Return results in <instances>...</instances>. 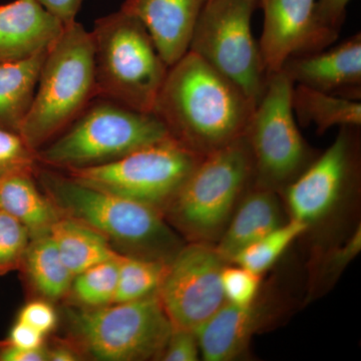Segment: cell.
<instances>
[{
  "label": "cell",
  "mask_w": 361,
  "mask_h": 361,
  "mask_svg": "<svg viewBox=\"0 0 361 361\" xmlns=\"http://www.w3.org/2000/svg\"><path fill=\"white\" fill-rule=\"evenodd\" d=\"M255 106L238 85L188 51L169 68L153 114L173 140L205 157L243 137Z\"/></svg>",
  "instance_id": "6da1fadb"
},
{
  "label": "cell",
  "mask_w": 361,
  "mask_h": 361,
  "mask_svg": "<svg viewBox=\"0 0 361 361\" xmlns=\"http://www.w3.org/2000/svg\"><path fill=\"white\" fill-rule=\"evenodd\" d=\"M40 180L68 217L113 239L132 256L168 263L182 248L156 207L85 186L70 176L40 172Z\"/></svg>",
  "instance_id": "7a4b0ae2"
},
{
  "label": "cell",
  "mask_w": 361,
  "mask_h": 361,
  "mask_svg": "<svg viewBox=\"0 0 361 361\" xmlns=\"http://www.w3.org/2000/svg\"><path fill=\"white\" fill-rule=\"evenodd\" d=\"M96 96L92 32L73 21L44 59L35 99L18 134L35 151L66 129Z\"/></svg>",
  "instance_id": "3957f363"
},
{
  "label": "cell",
  "mask_w": 361,
  "mask_h": 361,
  "mask_svg": "<svg viewBox=\"0 0 361 361\" xmlns=\"http://www.w3.org/2000/svg\"><path fill=\"white\" fill-rule=\"evenodd\" d=\"M96 96L153 113L169 66L141 21L122 9L94 23Z\"/></svg>",
  "instance_id": "277c9868"
},
{
  "label": "cell",
  "mask_w": 361,
  "mask_h": 361,
  "mask_svg": "<svg viewBox=\"0 0 361 361\" xmlns=\"http://www.w3.org/2000/svg\"><path fill=\"white\" fill-rule=\"evenodd\" d=\"M254 180L253 159L243 135L203 157L165 210L190 242L215 244Z\"/></svg>",
  "instance_id": "5b68a950"
},
{
  "label": "cell",
  "mask_w": 361,
  "mask_h": 361,
  "mask_svg": "<svg viewBox=\"0 0 361 361\" xmlns=\"http://www.w3.org/2000/svg\"><path fill=\"white\" fill-rule=\"evenodd\" d=\"M153 113H141L104 99L85 109L70 129L37 151V160L52 167H92L118 160L137 149L170 139Z\"/></svg>",
  "instance_id": "8992f818"
},
{
  "label": "cell",
  "mask_w": 361,
  "mask_h": 361,
  "mask_svg": "<svg viewBox=\"0 0 361 361\" xmlns=\"http://www.w3.org/2000/svg\"><path fill=\"white\" fill-rule=\"evenodd\" d=\"M71 327L85 350L97 360H160L174 326L158 293L73 313Z\"/></svg>",
  "instance_id": "52a82bcc"
},
{
  "label": "cell",
  "mask_w": 361,
  "mask_h": 361,
  "mask_svg": "<svg viewBox=\"0 0 361 361\" xmlns=\"http://www.w3.org/2000/svg\"><path fill=\"white\" fill-rule=\"evenodd\" d=\"M294 84L283 71L268 77L245 137L254 164V184L283 190L315 160L296 125L291 97Z\"/></svg>",
  "instance_id": "ba28073f"
},
{
  "label": "cell",
  "mask_w": 361,
  "mask_h": 361,
  "mask_svg": "<svg viewBox=\"0 0 361 361\" xmlns=\"http://www.w3.org/2000/svg\"><path fill=\"white\" fill-rule=\"evenodd\" d=\"M257 7L259 0H207L189 47L238 85L256 104L268 80L252 32V18Z\"/></svg>",
  "instance_id": "9c48e42d"
},
{
  "label": "cell",
  "mask_w": 361,
  "mask_h": 361,
  "mask_svg": "<svg viewBox=\"0 0 361 361\" xmlns=\"http://www.w3.org/2000/svg\"><path fill=\"white\" fill-rule=\"evenodd\" d=\"M202 158L170 137L118 160L68 172L85 186L164 211Z\"/></svg>",
  "instance_id": "30bf717a"
},
{
  "label": "cell",
  "mask_w": 361,
  "mask_h": 361,
  "mask_svg": "<svg viewBox=\"0 0 361 361\" xmlns=\"http://www.w3.org/2000/svg\"><path fill=\"white\" fill-rule=\"evenodd\" d=\"M227 264L203 242L182 246L171 259L157 293L175 329L195 331L224 305L221 273Z\"/></svg>",
  "instance_id": "8fae6325"
},
{
  "label": "cell",
  "mask_w": 361,
  "mask_h": 361,
  "mask_svg": "<svg viewBox=\"0 0 361 361\" xmlns=\"http://www.w3.org/2000/svg\"><path fill=\"white\" fill-rule=\"evenodd\" d=\"M360 128L341 127L336 141L283 191L291 219L308 226L326 217L357 179Z\"/></svg>",
  "instance_id": "7c38bea8"
},
{
  "label": "cell",
  "mask_w": 361,
  "mask_h": 361,
  "mask_svg": "<svg viewBox=\"0 0 361 361\" xmlns=\"http://www.w3.org/2000/svg\"><path fill=\"white\" fill-rule=\"evenodd\" d=\"M316 0H259L264 13L258 42L268 77L293 56L329 49L338 37L320 25Z\"/></svg>",
  "instance_id": "4fadbf2b"
},
{
  "label": "cell",
  "mask_w": 361,
  "mask_h": 361,
  "mask_svg": "<svg viewBox=\"0 0 361 361\" xmlns=\"http://www.w3.org/2000/svg\"><path fill=\"white\" fill-rule=\"evenodd\" d=\"M280 71H283L294 85L360 101V32L332 49L293 56Z\"/></svg>",
  "instance_id": "5bb4252c"
},
{
  "label": "cell",
  "mask_w": 361,
  "mask_h": 361,
  "mask_svg": "<svg viewBox=\"0 0 361 361\" xmlns=\"http://www.w3.org/2000/svg\"><path fill=\"white\" fill-rule=\"evenodd\" d=\"M274 311L272 302L260 295L249 305L225 302L195 330L201 357L206 361H231L245 355L253 336L275 317Z\"/></svg>",
  "instance_id": "9a60e30c"
},
{
  "label": "cell",
  "mask_w": 361,
  "mask_h": 361,
  "mask_svg": "<svg viewBox=\"0 0 361 361\" xmlns=\"http://www.w3.org/2000/svg\"><path fill=\"white\" fill-rule=\"evenodd\" d=\"M207 0H125L122 11L147 28L169 68L189 51L195 25Z\"/></svg>",
  "instance_id": "2e32d148"
},
{
  "label": "cell",
  "mask_w": 361,
  "mask_h": 361,
  "mask_svg": "<svg viewBox=\"0 0 361 361\" xmlns=\"http://www.w3.org/2000/svg\"><path fill=\"white\" fill-rule=\"evenodd\" d=\"M65 25L37 0L0 6V63L23 61L49 51Z\"/></svg>",
  "instance_id": "e0dca14e"
},
{
  "label": "cell",
  "mask_w": 361,
  "mask_h": 361,
  "mask_svg": "<svg viewBox=\"0 0 361 361\" xmlns=\"http://www.w3.org/2000/svg\"><path fill=\"white\" fill-rule=\"evenodd\" d=\"M283 223L277 192L253 184L242 197L224 232L214 245L221 257L230 263L239 251Z\"/></svg>",
  "instance_id": "ac0fdd59"
},
{
  "label": "cell",
  "mask_w": 361,
  "mask_h": 361,
  "mask_svg": "<svg viewBox=\"0 0 361 361\" xmlns=\"http://www.w3.org/2000/svg\"><path fill=\"white\" fill-rule=\"evenodd\" d=\"M49 51L0 63V128L18 132L30 111Z\"/></svg>",
  "instance_id": "d6986e66"
},
{
  "label": "cell",
  "mask_w": 361,
  "mask_h": 361,
  "mask_svg": "<svg viewBox=\"0 0 361 361\" xmlns=\"http://www.w3.org/2000/svg\"><path fill=\"white\" fill-rule=\"evenodd\" d=\"M49 235L73 276L120 255L103 234L73 218L59 217Z\"/></svg>",
  "instance_id": "ffe728a7"
},
{
  "label": "cell",
  "mask_w": 361,
  "mask_h": 361,
  "mask_svg": "<svg viewBox=\"0 0 361 361\" xmlns=\"http://www.w3.org/2000/svg\"><path fill=\"white\" fill-rule=\"evenodd\" d=\"M0 210L25 225L33 239L49 234L59 216L51 200L35 187L32 175H18L0 182Z\"/></svg>",
  "instance_id": "44dd1931"
},
{
  "label": "cell",
  "mask_w": 361,
  "mask_h": 361,
  "mask_svg": "<svg viewBox=\"0 0 361 361\" xmlns=\"http://www.w3.org/2000/svg\"><path fill=\"white\" fill-rule=\"evenodd\" d=\"M292 109L300 125H314L318 134L334 127L360 128L361 102L332 96L294 85L291 97Z\"/></svg>",
  "instance_id": "7402d4cb"
},
{
  "label": "cell",
  "mask_w": 361,
  "mask_h": 361,
  "mask_svg": "<svg viewBox=\"0 0 361 361\" xmlns=\"http://www.w3.org/2000/svg\"><path fill=\"white\" fill-rule=\"evenodd\" d=\"M26 271L37 290L56 300L71 290L73 275L49 234L33 239L25 253Z\"/></svg>",
  "instance_id": "603a6c76"
},
{
  "label": "cell",
  "mask_w": 361,
  "mask_h": 361,
  "mask_svg": "<svg viewBox=\"0 0 361 361\" xmlns=\"http://www.w3.org/2000/svg\"><path fill=\"white\" fill-rule=\"evenodd\" d=\"M310 229L300 221L291 219L276 229L249 244L232 258V264L243 266L247 269L263 275L281 258L285 251L298 237Z\"/></svg>",
  "instance_id": "cb8c5ba5"
},
{
  "label": "cell",
  "mask_w": 361,
  "mask_h": 361,
  "mask_svg": "<svg viewBox=\"0 0 361 361\" xmlns=\"http://www.w3.org/2000/svg\"><path fill=\"white\" fill-rule=\"evenodd\" d=\"M168 263L121 255L114 302L137 300L158 291Z\"/></svg>",
  "instance_id": "d4e9b609"
},
{
  "label": "cell",
  "mask_w": 361,
  "mask_h": 361,
  "mask_svg": "<svg viewBox=\"0 0 361 361\" xmlns=\"http://www.w3.org/2000/svg\"><path fill=\"white\" fill-rule=\"evenodd\" d=\"M121 255L92 266L73 277L71 289L77 300L89 308L114 303Z\"/></svg>",
  "instance_id": "484cf974"
},
{
  "label": "cell",
  "mask_w": 361,
  "mask_h": 361,
  "mask_svg": "<svg viewBox=\"0 0 361 361\" xmlns=\"http://www.w3.org/2000/svg\"><path fill=\"white\" fill-rule=\"evenodd\" d=\"M37 151L30 148L18 132L0 128V182L37 171Z\"/></svg>",
  "instance_id": "4316f807"
},
{
  "label": "cell",
  "mask_w": 361,
  "mask_h": 361,
  "mask_svg": "<svg viewBox=\"0 0 361 361\" xmlns=\"http://www.w3.org/2000/svg\"><path fill=\"white\" fill-rule=\"evenodd\" d=\"M262 275L243 266L229 263L221 273V283L226 302L234 305H249L260 295Z\"/></svg>",
  "instance_id": "83f0119b"
},
{
  "label": "cell",
  "mask_w": 361,
  "mask_h": 361,
  "mask_svg": "<svg viewBox=\"0 0 361 361\" xmlns=\"http://www.w3.org/2000/svg\"><path fill=\"white\" fill-rule=\"evenodd\" d=\"M30 237L25 225L0 210V273L11 269L25 256Z\"/></svg>",
  "instance_id": "f1b7e54d"
},
{
  "label": "cell",
  "mask_w": 361,
  "mask_h": 361,
  "mask_svg": "<svg viewBox=\"0 0 361 361\" xmlns=\"http://www.w3.org/2000/svg\"><path fill=\"white\" fill-rule=\"evenodd\" d=\"M361 249V230L356 228L353 234L342 246L336 247L327 252L324 260L320 261L316 276L322 284L327 281L334 282V278L341 274V271L357 256Z\"/></svg>",
  "instance_id": "f546056e"
},
{
  "label": "cell",
  "mask_w": 361,
  "mask_h": 361,
  "mask_svg": "<svg viewBox=\"0 0 361 361\" xmlns=\"http://www.w3.org/2000/svg\"><path fill=\"white\" fill-rule=\"evenodd\" d=\"M200 346L193 330L175 329L169 337L160 360L165 361H197L200 360Z\"/></svg>",
  "instance_id": "4dcf8cb0"
},
{
  "label": "cell",
  "mask_w": 361,
  "mask_h": 361,
  "mask_svg": "<svg viewBox=\"0 0 361 361\" xmlns=\"http://www.w3.org/2000/svg\"><path fill=\"white\" fill-rule=\"evenodd\" d=\"M18 320L30 325L44 336L56 326V314L51 304L45 301H32L20 310Z\"/></svg>",
  "instance_id": "1f68e13d"
},
{
  "label": "cell",
  "mask_w": 361,
  "mask_h": 361,
  "mask_svg": "<svg viewBox=\"0 0 361 361\" xmlns=\"http://www.w3.org/2000/svg\"><path fill=\"white\" fill-rule=\"evenodd\" d=\"M351 0H316L315 16L325 30L339 37Z\"/></svg>",
  "instance_id": "d6a6232c"
},
{
  "label": "cell",
  "mask_w": 361,
  "mask_h": 361,
  "mask_svg": "<svg viewBox=\"0 0 361 361\" xmlns=\"http://www.w3.org/2000/svg\"><path fill=\"white\" fill-rule=\"evenodd\" d=\"M11 344L20 348H37L44 345V334L37 331V329L18 322L13 327L9 336Z\"/></svg>",
  "instance_id": "836d02e7"
},
{
  "label": "cell",
  "mask_w": 361,
  "mask_h": 361,
  "mask_svg": "<svg viewBox=\"0 0 361 361\" xmlns=\"http://www.w3.org/2000/svg\"><path fill=\"white\" fill-rule=\"evenodd\" d=\"M37 1L49 13L66 25L75 21L84 0H37Z\"/></svg>",
  "instance_id": "e575fe53"
},
{
  "label": "cell",
  "mask_w": 361,
  "mask_h": 361,
  "mask_svg": "<svg viewBox=\"0 0 361 361\" xmlns=\"http://www.w3.org/2000/svg\"><path fill=\"white\" fill-rule=\"evenodd\" d=\"M1 361H45L47 349L44 345L37 348H20L9 345L0 351Z\"/></svg>",
  "instance_id": "d590c367"
},
{
  "label": "cell",
  "mask_w": 361,
  "mask_h": 361,
  "mask_svg": "<svg viewBox=\"0 0 361 361\" xmlns=\"http://www.w3.org/2000/svg\"><path fill=\"white\" fill-rule=\"evenodd\" d=\"M78 355L75 351L66 346H56L52 349H47V360L51 361H75Z\"/></svg>",
  "instance_id": "8d00e7d4"
}]
</instances>
